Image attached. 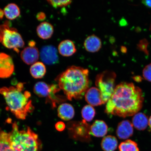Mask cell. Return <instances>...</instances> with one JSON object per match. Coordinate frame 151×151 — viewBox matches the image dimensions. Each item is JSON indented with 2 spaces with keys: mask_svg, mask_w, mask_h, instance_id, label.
Wrapping results in <instances>:
<instances>
[{
  "mask_svg": "<svg viewBox=\"0 0 151 151\" xmlns=\"http://www.w3.org/2000/svg\"><path fill=\"white\" fill-rule=\"evenodd\" d=\"M119 148L120 151H139L137 143L130 139L122 142Z\"/></svg>",
  "mask_w": 151,
  "mask_h": 151,
  "instance_id": "obj_23",
  "label": "cell"
},
{
  "mask_svg": "<svg viewBox=\"0 0 151 151\" xmlns=\"http://www.w3.org/2000/svg\"><path fill=\"white\" fill-rule=\"evenodd\" d=\"M21 58L28 65H33L38 60L40 53L37 48L35 46H29L24 48L21 52Z\"/></svg>",
  "mask_w": 151,
  "mask_h": 151,
  "instance_id": "obj_10",
  "label": "cell"
},
{
  "mask_svg": "<svg viewBox=\"0 0 151 151\" xmlns=\"http://www.w3.org/2000/svg\"><path fill=\"white\" fill-rule=\"evenodd\" d=\"M116 75L114 72L105 71L96 77L95 84L101 91L104 104L107 102L114 92Z\"/></svg>",
  "mask_w": 151,
  "mask_h": 151,
  "instance_id": "obj_6",
  "label": "cell"
},
{
  "mask_svg": "<svg viewBox=\"0 0 151 151\" xmlns=\"http://www.w3.org/2000/svg\"><path fill=\"white\" fill-rule=\"evenodd\" d=\"M55 127L56 130L58 131L62 132L65 129V126L63 122H59L56 123Z\"/></svg>",
  "mask_w": 151,
  "mask_h": 151,
  "instance_id": "obj_27",
  "label": "cell"
},
{
  "mask_svg": "<svg viewBox=\"0 0 151 151\" xmlns=\"http://www.w3.org/2000/svg\"><path fill=\"white\" fill-rule=\"evenodd\" d=\"M30 71L33 78L40 79L42 78L46 74V69L43 62H37L32 65Z\"/></svg>",
  "mask_w": 151,
  "mask_h": 151,
  "instance_id": "obj_19",
  "label": "cell"
},
{
  "mask_svg": "<svg viewBox=\"0 0 151 151\" xmlns=\"http://www.w3.org/2000/svg\"><path fill=\"white\" fill-rule=\"evenodd\" d=\"M58 50L62 56L69 57L73 55L76 52L74 43L69 40H65L58 45Z\"/></svg>",
  "mask_w": 151,
  "mask_h": 151,
  "instance_id": "obj_15",
  "label": "cell"
},
{
  "mask_svg": "<svg viewBox=\"0 0 151 151\" xmlns=\"http://www.w3.org/2000/svg\"><path fill=\"white\" fill-rule=\"evenodd\" d=\"M9 22L0 25V42L6 48L18 53L24 43L21 35L15 28L10 27Z\"/></svg>",
  "mask_w": 151,
  "mask_h": 151,
  "instance_id": "obj_5",
  "label": "cell"
},
{
  "mask_svg": "<svg viewBox=\"0 0 151 151\" xmlns=\"http://www.w3.org/2000/svg\"><path fill=\"white\" fill-rule=\"evenodd\" d=\"M142 3L149 8H151V1L147 0V1H143Z\"/></svg>",
  "mask_w": 151,
  "mask_h": 151,
  "instance_id": "obj_29",
  "label": "cell"
},
{
  "mask_svg": "<svg viewBox=\"0 0 151 151\" xmlns=\"http://www.w3.org/2000/svg\"><path fill=\"white\" fill-rule=\"evenodd\" d=\"M88 74V69L72 66L58 76L56 81L68 99H80L89 88Z\"/></svg>",
  "mask_w": 151,
  "mask_h": 151,
  "instance_id": "obj_2",
  "label": "cell"
},
{
  "mask_svg": "<svg viewBox=\"0 0 151 151\" xmlns=\"http://www.w3.org/2000/svg\"><path fill=\"white\" fill-rule=\"evenodd\" d=\"M143 101L140 88L132 83L122 82L115 87L106 103L105 112L123 118L133 116L142 108Z\"/></svg>",
  "mask_w": 151,
  "mask_h": 151,
  "instance_id": "obj_1",
  "label": "cell"
},
{
  "mask_svg": "<svg viewBox=\"0 0 151 151\" xmlns=\"http://www.w3.org/2000/svg\"><path fill=\"white\" fill-rule=\"evenodd\" d=\"M118 142L116 138L108 135L104 138L101 142V147L104 151H114L117 148Z\"/></svg>",
  "mask_w": 151,
  "mask_h": 151,
  "instance_id": "obj_20",
  "label": "cell"
},
{
  "mask_svg": "<svg viewBox=\"0 0 151 151\" xmlns=\"http://www.w3.org/2000/svg\"><path fill=\"white\" fill-rule=\"evenodd\" d=\"M148 124L149 126L151 129V116H150V119H149V121H148Z\"/></svg>",
  "mask_w": 151,
  "mask_h": 151,
  "instance_id": "obj_32",
  "label": "cell"
},
{
  "mask_svg": "<svg viewBox=\"0 0 151 151\" xmlns=\"http://www.w3.org/2000/svg\"><path fill=\"white\" fill-rule=\"evenodd\" d=\"M148 124V119L146 115L142 113H138L134 115L132 119V124L139 131L146 129Z\"/></svg>",
  "mask_w": 151,
  "mask_h": 151,
  "instance_id": "obj_18",
  "label": "cell"
},
{
  "mask_svg": "<svg viewBox=\"0 0 151 151\" xmlns=\"http://www.w3.org/2000/svg\"><path fill=\"white\" fill-rule=\"evenodd\" d=\"M45 17H46V16H45V14L42 12L39 13L37 16V19L40 21L45 19Z\"/></svg>",
  "mask_w": 151,
  "mask_h": 151,
  "instance_id": "obj_28",
  "label": "cell"
},
{
  "mask_svg": "<svg viewBox=\"0 0 151 151\" xmlns=\"http://www.w3.org/2000/svg\"><path fill=\"white\" fill-rule=\"evenodd\" d=\"M9 134V142L14 151H39L41 148L38 136L29 127L26 130L19 131L15 122Z\"/></svg>",
  "mask_w": 151,
  "mask_h": 151,
  "instance_id": "obj_4",
  "label": "cell"
},
{
  "mask_svg": "<svg viewBox=\"0 0 151 151\" xmlns=\"http://www.w3.org/2000/svg\"><path fill=\"white\" fill-rule=\"evenodd\" d=\"M58 117L65 121L71 120L75 115L74 108L68 103H63L60 105L58 107Z\"/></svg>",
  "mask_w": 151,
  "mask_h": 151,
  "instance_id": "obj_16",
  "label": "cell"
},
{
  "mask_svg": "<svg viewBox=\"0 0 151 151\" xmlns=\"http://www.w3.org/2000/svg\"><path fill=\"white\" fill-rule=\"evenodd\" d=\"M3 11L6 18L10 20L15 19L20 14L19 8L17 5L14 3L7 5Z\"/></svg>",
  "mask_w": 151,
  "mask_h": 151,
  "instance_id": "obj_21",
  "label": "cell"
},
{
  "mask_svg": "<svg viewBox=\"0 0 151 151\" xmlns=\"http://www.w3.org/2000/svg\"><path fill=\"white\" fill-rule=\"evenodd\" d=\"M4 11L0 9V19H2L4 15Z\"/></svg>",
  "mask_w": 151,
  "mask_h": 151,
  "instance_id": "obj_31",
  "label": "cell"
},
{
  "mask_svg": "<svg viewBox=\"0 0 151 151\" xmlns=\"http://www.w3.org/2000/svg\"><path fill=\"white\" fill-rule=\"evenodd\" d=\"M49 4L53 7L57 8L58 7H61L66 6L70 4L71 1H48Z\"/></svg>",
  "mask_w": 151,
  "mask_h": 151,
  "instance_id": "obj_25",
  "label": "cell"
},
{
  "mask_svg": "<svg viewBox=\"0 0 151 151\" xmlns=\"http://www.w3.org/2000/svg\"><path fill=\"white\" fill-rule=\"evenodd\" d=\"M142 73L143 78L149 82H151V63L145 67Z\"/></svg>",
  "mask_w": 151,
  "mask_h": 151,
  "instance_id": "obj_26",
  "label": "cell"
},
{
  "mask_svg": "<svg viewBox=\"0 0 151 151\" xmlns=\"http://www.w3.org/2000/svg\"><path fill=\"white\" fill-rule=\"evenodd\" d=\"M81 113L84 120L90 122L93 119L95 116L96 111L92 106L86 105L82 109Z\"/></svg>",
  "mask_w": 151,
  "mask_h": 151,
  "instance_id": "obj_24",
  "label": "cell"
},
{
  "mask_svg": "<svg viewBox=\"0 0 151 151\" xmlns=\"http://www.w3.org/2000/svg\"><path fill=\"white\" fill-rule=\"evenodd\" d=\"M86 101L92 106H98L104 104L101 91L97 88L92 87L85 94Z\"/></svg>",
  "mask_w": 151,
  "mask_h": 151,
  "instance_id": "obj_11",
  "label": "cell"
},
{
  "mask_svg": "<svg viewBox=\"0 0 151 151\" xmlns=\"http://www.w3.org/2000/svg\"><path fill=\"white\" fill-rule=\"evenodd\" d=\"M90 129V134L96 137H104L108 132V127L102 120H96L91 126Z\"/></svg>",
  "mask_w": 151,
  "mask_h": 151,
  "instance_id": "obj_14",
  "label": "cell"
},
{
  "mask_svg": "<svg viewBox=\"0 0 151 151\" xmlns=\"http://www.w3.org/2000/svg\"><path fill=\"white\" fill-rule=\"evenodd\" d=\"M14 67L11 57L4 53H0V78H9L14 73Z\"/></svg>",
  "mask_w": 151,
  "mask_h": 151,
  "instance_id": "obj_8",
  "label": "cell"
},
{
  "mask_svg": "<svg viewBox=\"0 0 151 151\" xmlns=\"http://www.w3.org/2000/svg\"><path fill=\"white\" fill-rule=\"evenodd\" d=\"M40 56L41 60L46 65H54L58 60L57 50L52 45L43 47L41 50Z\"/></svg>",
  "mask_w": 151,
  "mask_h": 151,
  "instance_id": "obj_9",
  "label": "cell"
},
{
  "mask_svg": "<svg viewBox=\"0 0 151 151\" xmlns=\"http://www.w3.org/2000/svg\"><path fill=\"white\" fill-rule=\"evenodd\" d=\"M60 90L57 85H48L43 82H37L34 88L35 93L39 97L47 98V101L52 104L53 108L56 107L57 103L63 101V98L56 94Z\"/></svg>",
  "mask_w": 151,
  "mask_h": 151,
  "instance_id": "obj_7",
  "label": "cell"
},
{
  "mask_svg": "<svg viewBox=\"0 0 151 151\" xmlns=\"http://www.w3.org/2000/svg\"><path fill=\"white\" fill-rule=\"evenodd\" d=\"M24 84L19 83L16 86L0 88V93L4 97L11 112L16 117L24 120L32 112L34 106L30 99L31 94L24 91Z\"/></svg>",
  "mask_w": 151,
  "mask_h": 151,
  "instance_id": "obj_3",
  "label": "cell"
},
{
  "mask_svg": "<svg viewBox=\"0 0 151 151\" xmlns=\"http://www.w3.org/2000/svg\"><path fill=\"white\" fill-rule=\"evenodd\" d=\"M84 47L88 52H95L99 51L101 47V42L99 37L95 35L89 36L85 40Z\"/></svg>",
  "mask_w": 151,
  "mask_h": 151,
  "instance_id": "obj_13",
  "label": "cell"
},
{
  "mask_svg": "<svg viewBox=\"0 0 151 151\" xmlns=\"http://www.w3.org/2000/svg\"><path fill=\"white\" fill-rule=\"evenodd\" d=\"M37 35L43 40L50 39L54 33V28L51 24L47 22H42L37 26Z\"/></svg>",
  "mask_w": 151,
  "mask_h": 151,
  "instance_id": "obj_17",
  "label": "cell"
},
{
  "mask_svg": "<svg viewBox=\"0 0 151 151\" xmlns=\"http://www.w3.org/2000/svg\"><path fill=\"white\" fill-rule=\"evenodd\" d=\"M142 78H141L140 76H137L136 77H134V80L137 81V82H140V81H141L142 79Z\"/></svg>",
  "mask_w": 151,
  "mask_h": 151,
  "instance_id": "obj_30",
  "label": "cell"
},
{
  "mask_svg": "<svg viewBox=\"0 0 151 151\" xmlns=\"http://www.w3.org/2000/svg\"><path fill=\"white\" fill-rule=\"evenodd\" d=\"M0 151H14L9 141V134L0 131Z\"/></svg>",
  "mask_w": 151,
  "mask_h": 151,
  "instance_id": "obj_22",
  "label": "cell"
},
{
  "mask_svg": "<svg viewBox=\"0 0 151 151\" xmlns=\"http://www.w3.org/2000/svg\"><path fill=\"white\" fill-rule=\"evenodd\" d=\"M116 133L120 139H125L129 138L133 134V124L128 120L122 121L118 124Z\"/></svg>",
  "mask_w": 151,
  "mask_h": 151,
  "instance_id": "obj_12",
  "label": "cell"
}]
</instances>
